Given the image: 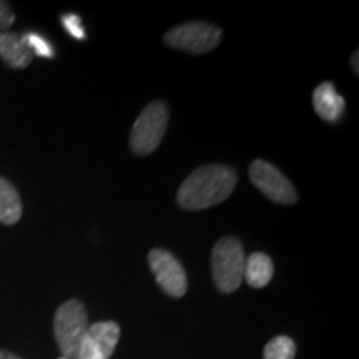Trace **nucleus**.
Segmentation results:
<instances>
[{"mask_svg": "<svg viewBox=\"0 0 359 359\" xmlns=\"http://www.w3.org/2000/svg\"><path fill=\"white\" fill-rule=\"evenodd\" d=\"M0 58L12 69H24L34 58L25 35L0 34Z\"/></svg>", "mask_w": 359, "mask_h": 359, "instance_id": "9d476101", "label": "nucleus"}, {"mask_svg": "<svg viewBox=\"0 0 359 359\" xmlns=\"http://www.w3.org/2000/svg\"><path fill=\"white\" fill-rule=\"evenodd\" d=\"M223 32L212 24L190 22L175 27L165 34V43L188 53H206L222 42Z\"/></svg>", "mask_w": 359, "mask_h": 359, "instance_id": "39448f33", "label": "nucleus"}, {"mask_svg": "<svg viewBox=\"0 0 359 359\" xmlns=\"http://www.w3.org/2000/svg\"><path fill=\"white\" fill-rule=\"evenodd\" d=\"M168 125V109L163 102H151L135 120L130 147L135 155L154 154L163 140Z\"/></svg>", "mask_w": 359, "mask_h": 359, "instance_id": "20e7f679", "label": "nucleus"}, {"mask_svg": "<svg viewBox=\"0 0 359 359\" xmlns=\"http://www.w3.org/2000/svg\"><path fill=\"white\" fill-rule=\"evenodd\" d=\"M25 39H27V43H29V47L32 48V52L37 53V55L47 57V58L53 57V48L43 37H40L37 34H27Z\"/></svg>", "mask_w": 359, "mask_h": 359, "instance_id": "4468645a", "label": "nucleus"}, {"mask_svg": "<svg viewBox=\"0 0 359 359\" xmlns=\"http://www.w3.org/2000/svg\"><path fill=\"white\" fill-rule=\"evenodd\" d=\"M273 273H275L273 259L266 253H253L246 258L243 280H246L251 288H264L271 281Z\"/></svg>", "mask_w": 359, "mask_h": 359, "instance_id": "9b49d317", "label": "nucleus"}, {"mask_svg": "<svg viewBox=\"0 0 359 359\" xmlns=\"http://www.w3.org/2000/svg\"><path fill=\"white\" fill-rule=\"evenodd\" d=\"M296 344L288 336H276L264 346V359H294Z\"/></svg>", "mask_w": 359, "mask_h": 359, "instance_id": "ddd939ff", "label": "nucleus"}, {"mask_svg": "<svg viewBox=\"0 0 359 359\" xmlns=\"http://www.w3.org/2000/svg\"><path fill=\"white\" fill-rule=\"evenodd\" d=\"M358 57H359V52L356 50L353 53V58H351V65H353V69H354V72H359V67H358Z\"/></svg>", "mask_w": 359, "mask_h": 359, "instance_id": "a211bd4d", "label": "nucleus"}, {"mask_svg": "<svg viewBox=\"0 0 359 359\" xmlns=\"http://www.w3.org/2000/svg\"><path fill=\"white\" fill-rule=\"evenodd\" d=\"M62 24H64L67 32H69L72 37H75L79 40L85 39V30L82 27V22H80V17L74 15V13H69V15L62 17Z\"/></svg>", "mask_w": 359, "mask_h": 359, "instance_id": "2eb2a0df", "label": "nucleus"}, {"mask_svg": "<svg viewBox=\"0 0 359 359\" xmlns=\"http://www.w3.org/2000/svg\"><path fill=\"white\" fill-rule=\"evenodd\" d=\"M236 172L224 165H205L187 177L177 200L183 210H206L222 203L236 187Z\"/></svg>", "mask_w": 359, "mask_h": 359, "instance_id": "f257e3e1", "label": "nucleus"}, {"mask_svg": "<svg viewBox=\"0 0 359 359\" xmlns=\"http://www.w3.org/2000/svg\"><path fill=\"white\" fill-rule=\"evenodd\" d=\"M0 359H22L17 356V354H13L11 351H7V349H0Z\"/></svg>", "mask_w": 359, "mask_h": 359, "instance_id": "f3484780", "label": "nucleus"}, {"mask_svg": "<svg viewBox=\"0 0 359 359\" xmlns=\"http://www.w3.org/2000/svg\"><path fill=\"white\" fill-rule=\"evenodd\" d=\"M62 359H65V358H62Z\"/></svg>", "mask_w": 359, "mask_h": 359, "instance_id": "6ab92c4d", "label": "nucleus"}, {"mask_svg": "<svg viewBox=\"0 0 359 359\" xmlns=\"http://www.w3.org/2000/svg\"><path fill=\"white\" fill-rule=\"evenodd\" d=\"M250 178L266 198L278 205H294L298 201V195L290 180L268 161L255 160L250 167Z\"/></svg>", "mask_w": 359, "mask_h": 359, "instance_id": "423d86ee", "label": "nucleus"}, {"mask_svg": "<svg viewBox=\"0 0 359 359\" xmlns=\"http://www.w3.org/2000/svg\"><path fill=\"white\" fill-rule=\"evenodd\" d=\"M13 20H15V13H13L11 6L7 2H0V29H8L13 24Z\"/></svg>", "mask_w": 359, "mask_h": 359, "instance_id": "dca6fc26", "label": "nucleus"}, {"mask_svg": "<svg viewBox=\"0 0 359 359\" xmlns=\"http://www.w3.org/2000/svg\"><path fill=\"white\" fill-rule=\"evenodd\" d=\"M313 107L316 114L321 116L325 122L334 123L338 122L344 111L343 97L336 92L334 85L331 82H325L318 85L313 92Z\"/></svg>", "mask_w": 359, "mask_h": 359, "instance_id": "1a4fd4ad", "label": "nucleus"}, {"mask_svg": "<svg viewBox=\"0 0 359 359\" xmlns=\"http://www.w3.org/2000/svg\"><path fill=\"white\" fill-rule=\"evenodd\" d=\"M88 326L87 309L79 299H69L57 309L53 316V333L65 359H77Z\"/></svg>", "mask_w": 359, "mask_h": 359, "instance_id": "7ed1b4c3", "label": "nucleus"}, {"mask_svg": "<svg viewBox=\"0 0 359 359\" xmlns=\"http://www.w3.org/2000/svg\"><path fill=\"white\" fill-rule=\"evenodd\" d=\"M22 217L19 191L7 180L0 178V223L15 224Z\"/></svg>", "mask_w": 359, "mask_h": 359, "instance_id": "f8f14e48", "label": "nucleus"}, {"mask_svg": "<svg viewBox=\"0 0 359 359\" xmlns=\"http://www.w3.org/2000/svg\"><path fill=\"white\" fill-rule=\"evenodd\" d=\"M245 250L235 236H224L217 241L212 253L213 280L218 291L230 294L240 288L245 276Z\"/></svg>", "mask_w": 359, "mask_h": 359, "instance_id": "f03ea898", "label": "nucleus"}, {"mask_svg": "<svg viewBox=\"0 0 359 359\" xmlns=\"http://www.w3.org/2000/svg\"><path fill=\"white\" fill-rule=\"evenodd\" d=\"M120 339V326L114 321H100L88 326L80 344L77 359H109Z\"/></svg>", "mask_w": 359, "mask_h": 359, "instance_id": "6e6552de", "label": "nucleus"}, {"mask_svg": "<svg viewBox=\"0 0 359 359\" xmlns=\"http://www.w3.org/2000/svg\"><path fill=\"white\" fill-rule=\"evenodd\" d=\"M148 264L160 288L172 298L185 296L188 288L187 273L182 263L167 250L154 248L148 253Z\"/></svg>", "mask_w": 359, "mask_h": 359, "instance_id": "0eeeda50", "label": "nucleus"}]
</instances>
